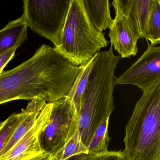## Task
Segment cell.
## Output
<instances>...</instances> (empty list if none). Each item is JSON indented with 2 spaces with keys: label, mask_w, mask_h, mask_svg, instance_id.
Wrapping results in <instances>:
<instances>
[{
  "label": "cell",
  "mask_w": 160,
  "mask_h": 160,
  "mask_svg": "<svg viewBox=\"0 0 160 160\" xmlns=\"http://www.w3.org/2000/svg\"><path fill=\"white\" fill-rule=\"evenodd\" d=\"M81 69L43 45L31 58L0 74V105L18 100L53 102L66 97Z\"/></svg>",
  "instance_id": "cell-1"
},
{
  "label": "cell",
  "mask_w": 160,
  "mask_h": 160,
  "mask_svg": "<svg viewBox=\"0 0 160 160\" xmlns=\"http://www.w3.org/2000/svg\"><path fill=\"white\" fill-rule=\"evenodd\" d=\"M120 56H116L113 47L96 54L88 84L83 92L78 117L79 138L88 149L97 129L114 109V74Z\"/></svg>",
  "instance_id": "cell-2"
},
{
  "label": "cell",
  "mask_w": 160,
  "mask_h": 160,
  "mask_svg": "<svg viewBox=\"0 0 160 160\" xmlns=\"http://www.w3.org/2000/svg\"><path fill=\"white\" fill-rule=\"evenodd\" d=\"M123 141L128 160H160V82L137 102Z\"/></svg>",
  "instance_id": "cell-3"
},
{
  "label": "cell",
  "mask_w": 160,
  "mask_h": 160,
  "mask_svg": "<svg viewBox=\"0 0 160 160\" xmlns=\"http://www.w3.org/2000/svg\"><path fill=\"white\" fill-rule=\"evenodd\" d=\"M108 43L105 33L90 22L82 0H72L60 44L54 48L73 64L79 66L89 61Z\"/></svg>",
  "instance_id": "cell-4"
},
{
  "label": "cell",
  "mask_w": 160,
  "mask_h": 160,
  "mask_svg": "<svg viewBox=\"0 0 160 160\" xmlns=\"http://www.w3.org/2000/svg\"><path fill=\"white\" fill-rule=\"evenodd\" d=\"M72 0H25L23 16L28 28L50 41L57 48Z\"/></svg>",
  "instance_id": "cell-5"
},
{
  "label": "cell",
  "mask_w": 160,
  "mask_h": 160,
  "mask_svg": "<svg viewBox=\"0 0 160 160\" xmlns=\"http://www.w3.org/2000/svg\"><path fill=\"white\" fill-rule=\"evenodd\" d=\"M78 122V114L70 98L66 96L52 102L49 122L39 135L43 152L58 157L76 132Z\"/></svg>",
  "instance_id": "cell-6"
},
{
  "label": "cell",
  "mask_w": 160,
  "mask_h": 160,
  "mask_svg": "<svg viewBox=\"0 0 160 160\" xmlns=\"http://www.w3.org/2000/svg\"><path fill=\"white\" fill-rule=\"evenodd\" d=\"M142 56L116 80V85L137 86L142 92L160 82V48L149 43Z\"/></svg>",
  "instance_id": "cell-7"
},
{
  "label": "cell",
  "mask_w": 160,
  "mask_h": 160,
  "mask_svg": "<svg viewBox=\"0 0 160 160\" xmlns=\"http://www.w3.org/2000/svg\"><path fill=\"white\" fill-rule=\"evenodd\" d=\"M52 102H48L38 115L32 128L14 146L3 160H29L44 153L39 143L41 131L48 123Z\"/></svg>",
  "instance_id": "cell-8"
},
{
  "label": "cell",
  "mask_w": 160,
  "mask_h": 160,
  "mask_svg": "<svg viewBox=\"0 0 160 160\" xmlns=\"http://www.w3.org/2000/svg\"><path fill=\"white\" fill-rule=\"evenodd\" d=\"M116 16L109 28L111 46L120 55L121 58L135 56L138 51V37L127 20L126 16L117 7L114 6Z\"/></svg>",
  "instance_id": "cell-9"
},
{
  "label": "cell",
  "mask_w": 160,
  "mask_h": 160,
  "mask_svg": "<svg viewBox=\"0 0 160 160\" xmlns=\"http://www.w3.org/2000/svg\"><path fill=\"white\" fill-rule=\"evenodd\" d=\"M153 2V0H114L112 4L126 16L130 26L140 39L143 38Z\"/></svg>",
  "instance_id": "cell-10"
},
{
  "label": "cell",
  "mask_w": 160,
  "mask_h": 160,
  "mask_svg": "<svg viewBox=\"0 0 160 160\" xmlns=\"http://www.w3.org/2000/svg\"><path fill=\"white\" fill-rule=\"evenodd\" d=\"M48 103L45 100L32 101L27 108L28 112L18 124L13 133L6 143L0 154V160H3L9 152L22 138L28 132L35 123L39 113Z\"/></svg>",
  "instance_id": "cell-11"
},
{
  "label": "cell",
  "mask_w": 160,
  "mask_h": 160,
  "mask_svg": "<svg viewBox=\"0 0 160 160\" xmlns=\"http://www.w3.org/2000/svg\"><path fill=\"white\" fill-rule=\"evenodd\" d=\"M28 28L22 15L0 30V56L14 47L21 46L27 39Z\"/></svg>",
  "instance_id": "cell-12"
},
{
  "label": "cell",
  "mask_w": 160,
  "mask_h": 160,
  "mask_svg": "<svg viewBox=\"0 0 160 160\" xmlns=\"http://www.w3.org/2000/svg\"><path fill=\"white\" fill-rule=\"evenodd\" d=\"M87 17L92 26L102 32L109 28L113 19L110 12L109 0H82Z\"/></svg>",
  "instance_id": "cell-13"
},
{
  "label": "cell",
  "mask_w": 160,
  "mask_h": 160,
  "mask_svg": "<svg viewBox=\"0 0 160 160\" xmlns=\"http://www.w3.org/2000/svg\"><path fill=\"white\" fill-rule=\"evenodd\" d=\"M94 58L95 56L89 61L81 65V70L76 78L72 86L66 95V97L70 98L73 102L78 117L81 98L88 84V78L93 65Z\"/></svg>",
  "instance_id": "cell-14"
},
{
  "label": "cell",
  "mask_w": 160,
  "mask_h": 160,
  "mask_svg": "<svg viewBox=\"0 0 160 160\" xmlns=\"http://www.w3.org/2000/svg\"><path fill=\"white\" fill-rule=\"evenodd\" d=\"M143 38L149 41L152 45L160 43V1L153 0L146 24Z\"/></svg>",
  "instance_id": "cell-15"
},
{
  "label": "cell",
  "mask_w": 160,
  "mask_h": 160,
  "mask_svg": "<svg viewBox=\"0 0 160 160\" xmlns=\"http://www.w3.org/2000/svg\"><path fill=\"white\" fill-rule=\"evenodd\" d=\"M109 119H106L96 130L88 148V154H99L108 151V148L110 141L108 135Z\"/></svg>",
  "instance_id": "cell-16"
},
{
  "label": "cell",
  "mask_w": 160,
  "mask_h": 160,
  "mask_svg": "<svg viewBox=\"0 0 160 160\" xmlns=\"http://www.w3.org/2000/svg\"><path fill=\"white\" fill-rule=\"evenodd\" d=\"M27 112L28 108L26 107L20 113H14L5 120L0 122V154Z\"/></svg>",
  "instance_id": "cell-17"
},
{
  "label": "cell",
  "mask_w": 160,
  "mask_h": 160,
  "mask_svg": "<svg viewBox=\"0 0 160 160\" xmlns=\"http://www.w3.org/2000/svg\"><path fill=\"white\" fill-rule=\"evenodd\" d=\"M82 152H88V150L81 143L77 129L73 136L65 145L62 152L56 158L57 160H65L72 155Z\"/></svg>",
  "instance_id": "cell-18"
},
{
  "label": "cell",
  "mask_w": 160,
  "mask_h": 160,
  "mask_svg": "<svg viewBox=\"0 0 160 160\" xmlns=\"http://www.w3.org/2000/svg\"><path fill=\"white\" fill-rule=\"evenodd\" d=\"M86 160H128L123 151H107L88 155Z\"/></svg>",
  "instance_id": "cell-19"
},
{
  "label": "cell",
  "mask_w": 160,
  "mask_h": 160,
  "mask_svg": "<svg viewBox=\"0 0 160 160\" xmlns=\"http://www.w3.org/2000/svg\"><path fill=\"white\" fill-rule=\"evenodd\" d=\"M18 48L17 46L14 47L0 56V74L3 72L8 62L13 58Z\"/></svg>",
  "instance_id": "cell-20"
},
{
  "label": "cell",
  "mask_w": 160,
  "mask_h": 160,
  "mask_svg": "<svg viewBox=\"0 0 160 160\" xmlns=\"http://www.w3.org/2000/svg\"><path fill=\"white\" fill-rule=\"evenodd\" d=\"M88 155V152H82L72 155L65 160H86Z\"/></svg>",
  "instance_id": "cell-21"
},
{
  "label": "cell",
  "mask_w": 160,
  "mask_h": 160,
  "mask_svg": "<svg viewBox=\"0 0 160 160\" xmlns=\"http://www.w3.org/2000/svg\"><path fill=\"white\" fill-rule=\"evenodd\" d=\"M29 160H57L56 156L50 153H44Z\"/></svg>",
  "instance_id": "cell-22"
}]
</instances>
